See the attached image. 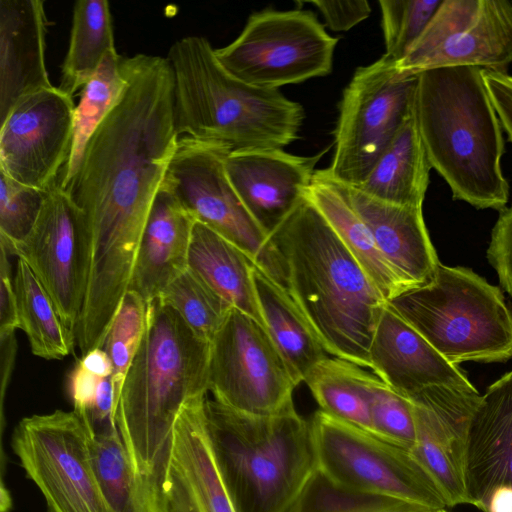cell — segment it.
Returning a JSON list of instances; mask_svg holds the SVG:
<instances>
[{"label": "cell", "instance_id": "cell-16", "mask_svg": "<svg viewBox=\"0 0 512 512\" xmlns=\"http://www.w3.org/2000/svg\"><path fill=\"white\" fill-rule=\"evenodd\" d=\"M481 397L474 386H433L408 398L416 434L411 451L436 481L448 507L466 504L465 452L471 419Z\"/></svg>", "mask_w": 512, "mask_h": 512}, {"label": "cell", "instance_id": "cell-44", "mask_svg": "<svg viewBox=\"0 0 512 512\" xmlns=\"http://www.w3.org/2000/svg\"><path fill=\"white\" fill-rule=\"evenodd\" d=\"M102 379L103 377L88 371L78 361L69 378V392L74 405L73 410L81 414H86L89 411Z\"/></svg>", "mask_w": 512, "mask_h": 512}, {"label": "cell", "instance_id": "cell-37", "mask_svg": "<svg viewBox=\"0 0 512 512\" xmlns=\"http://www.w3.org/2000/svg\"><path fill=\"white\" fill-rule=\"evenodd\" d=\"M366 389L373 435L412 450L416 434L411 401L375 374L368 373Z\"/></svg>", "mask_w": 512, "mask_h": 512}, {"label": "cell", "instance_id": "cell-34", "mask_svg": "<svg viewBox=\"0 0 512 512\" xmlns=\"http://www.w3.org/2000/svg\"><path fill=\"white\" fill-rule=\"evenodd\" d=\"M190 329L211 344L233 308L189 269L172 281L159 296Z\"/></svg>", "mask_w": 512, "mask_h": 512}, {"label": "cell", "instance_id": "cell-17", "mask_svg": "<svg viewBox=\"0 0 512 512\" xmlns=\"http://www.w3.org/2000/svg\"><path fill=\"white\" fill-rule=\"evenodd\" d=\"M463 482L466 504L512 512V371L487 388L472 416Z\"/></svg>", "mask_w": 512, "mask_h": 512}, {"label": "cell", "instance_id": "cell-2", "mask_svg": "<svg viewBox=\"0 0 512 512\" xmlns=\"http://www.w3.org/2000/svg\"><path fill=\"white\" fill-rule=\"evenodd\" d=\"M211 344L159 297L125 378L115 422L138 478L146 512H163V484L175 422L184 405L209 391Z\"/></svg>", "mask_w": 512, "mask_h": 512}, {"label": "cell", "instance_id": "cell-4", "mask_svg": "<svg viewBox=\"0 0 512 512\" xmlns=\"http://www.w3.org/2000/svg\"><path fill=\"white\" fill-rule=\"evenodd\" d=\"M482 70L454 66L417 74L414 117L431 167L453 198L502 211L510 193L501 166L503 128Z\"/></svg>", "mask_w": 512, "mask_h": 512}, {"label": "cell", "instance_id": "cell-13", "mask_svg": "<svg viewBox=\"0 0 512 512\" xmlns=\"http://www.w3.org/2000/svg\"><path fill=\"white\" fill-rule=\"evenodd\" d=\"M292 373L265 327L232 308L211 342L209 391L238 412L269 416L293 407Z\"/></svg>", "mask_w": 512, "mask_h": 512}, {"label": "cell", "instance_id": "cell-30", "mask_svg": "<svg viewBox=\"0 0 512 512\" xmlns=\"http://www.w3.org/2000/svg\"><path fill=\"white\" fill-rule=\"evenodd\" d=\"M13 282L19 329L26 333L32 353L47 360L63 359L69 355L76 338L64 325L52 299L22 259H18Z\"/></svg>", "mask_w": 512, "mask_h": 512}, {"label": "cell", "instance_id": "cell-31", "mask_svg": "<svg viewBox=\"0 0 512 512\" xmlns=\"http://www.w3.org/2000/svg\"><path fill=\"white\" fill-rule=\"evenodd\" d=\"M367 375L368 372L352 362L328 357L311 370L304 383L320 410L373 434L366 389Z\"/></svg>", "mask_w": 512, "mask_h": 512}, {"label": "cell", "instance_id": "cell-1", "mask_svg": "<svg viewBox=\"0 0 512 512\" xmlns=\"http://www.w3.org/2000/svg\"><path fill=\"white\" fill-rule=\"evenodd\" d=\"M126 86L87 142L62 189L80 213L89 244L84 311L109 319L129 289L142 234L179 136L166 57L123 58Z\"/></svg>", "mask_w": 512, "mask_h": 512}, {"label": "cell", "instance_id": "cell-40", "mask_svg": "<svg viewBox=\"0 0 512 512\" xmlns=\"http://www.w3.org/2000/svg\"><path fill=\"white\" fill-rule=\"evenodd\" d=\"M487 258L501 286L512 297V206L500 211L492 229Z\"/></svg>", "mask_w": 512, "mask_h": 512}, {"label": "cell", "instance_id": "cell-39", "mask_svg": "<svg viewBox=\"0 0 512 512\" xmlns=\"http://www.w3.org/2000/svg\"><path fill=\"white\" fill-rule=\"evenodd\" d=\"M48 191L12 179L0 171V242L23 239L33 227Z\"/></svg>", "mask_w": 512, "mask_h": 512}, {"label": "cell", "instance_id": "cell-11", "mask_svg": "<svg viewBox=\"0 0 512 512\" xmlns=\"http://www.w3.org/2000/svg\"><path fill=\"white\" fill-rule=\"evenodd\" d=\"M311 426L318 468L336 484L432 511L448 507L434 478L411 450L342 422L322 410Z\"/></svg>", "mask_w": 512, "mask_h": 512}, {"label": "cell", "instance_id": "cell-48", "mask_svg": "<svg viewBox=\"0 0 512 512\" xmlns=\"http://www.w3.org/2000/svg\"><path fill=\"white\" fill-rule=\"evenodd\" d=\"M433 512H447L445 509H441V510H436V511H433Z\"/></svg>", "mask_w": 512, "mask_h": 512}, {"label": "cell", "instance_id": "cell-38", "mask_svg": "<svg viewBox=\"0 0 512 512\" xmlns=\"http://www.w3.org/2000/svg\"><path fill=\"white\" fill-rule=\"evenodd\" d=\"M442 0H380L384 55L395 63L408 53Z\"/></svg>", "mask_w": 512, "mask_h": 512}, {"label": "cell", "instance_id": "cell-15", "mask_svg": "<svg viewBox=\"0 0 512 512\" xmlns=\"http://www.w3.org/2000/svg\"><path fill=\"white\" fill-rule=\"evenodd\" d=\"M73 97L52 86L19 100L0 122V171L48 191L59 183L74 134Z\"/></svg>", "mask_w": 512, "mask_h": 512}, {"label": "cell", "instance_id": "cell-23", "mask_svg": "<svg viewBox=\"0 0 512 512\" xmlns=\"http://www.w3.org/2000/svg\"><path fill=\"white\" fill-rule=\"evenodd\" d=\"M195 222L162 184L146 221L128 290L138 293L148 304L188 269Z\"/></svg>", "mask_w": 512, "mask_h": 512}, {"label": "cell", "instance_id": "cell-5", "mask_svg": "<svg viewBox=\"0 0 512 512\" xmlns=\"http://www.w3.org/2000/svg\"><path fill=\"white\" fill-rule=\"evenodd\" d=\"M167 60L173 76L174 118L181 137L231 151L283 149L299 137L305 112L279 90L251 86L230 74L203 36L176 40Z\"/></svg>", "mask_w": 512, "mask_h": 512}, {"label": "cell", "instance_id": "cell-29", "mask_svg": "<svg viewBox=\"0 0 512 512\" xmlns=\"http://www.w3.org/2000/svg\"><path fill=\"white\" fill-rule=\"evenodd\" d=\"M113 50L116 49L109 2L76 1L58 87L73 97L95 75L106 54Z\"/></svg>", "mask_w": 512, "mask_h": 512}, {"label": "cell", "instance_id": "cell-8", "mask_svg": "<svg viewBox=\"0 0 512 512\" xmlns=\"http://www.w3.org/2000/svg\"><path fill=\"white\" fill-rule=\"evenodd\" d=\"M384 54L358 67L342 92L328 175L346 186L363 183L414 114L417 75L401 76Z\"/></svg>", "mask_w": 512, "mask_h": 512}, {"label": "cell", "instance_id": "cell-42", "mask_svg": "<svg viewBox=\"0 0 512 512\" xmlns=\"http://www.w3.org/2000/svg\"><path fill=\"white\" fill-rule=\"evenodd\" d=\"M482 73L502 128L512 142V76L491 69H483Z\"/></svg>", "mask_w": 512, "mask_h": 512}, {"label": "cell", "instance_id": "cell-41", "mask_svg": "<svg viewBox=\"0 0 512 512\" xmlns=\"http://www.w3.org/2000/svg\"><path fill=\"white\" fill-rule=\"evenodd\" d=\"M322 13L326 26L334 32H345L368 18L371 7L366 0L309 1Z\"/></svg>", "mask_w": 512, "mask_h": 512}, {"label": "cell", "instance_id": "cell-19", "mask_svg": "<svg viewBox=\"0 0 512 512\" xmlns=\"http://www.w3.org/2000/svg\"><path fill=\"white\" fill-rule=\"evenodd\" d=\"M205 399H190L175 422L163 512H235L207 436Z\"/></svg>", "mask_w": 512, "mask_h": 512}, {"label": "cell", "instance_id": "cell-6", "mask_svg": "<svg viewBox=\"0 0 512 512\" xmlns=\"http://www.w3.org/2000/svg\"><path fill=\"white\" fill-rule=\"evenodd\" d=\"M210 447L235 512H283L318 468L311 421L294 406L257 416L205 399Z\"/></svg>", "mask_w": 512, "mask_h": 512}, {"label": "cell", "instance_id": "cell-45", "mask_svg": "<svg viewBox=\"0 0 512 512\" xmlns=\"http://www.w3.org/2000/svg\"><path fill=\"white\" fill-rule=\"evenodd\" d=\"M16 352L17 342L15 334L0 336V380L2 413L5 392L14 368Z\"/></svg>", "mask_w": 512, "mask_h": 512}, {"label": "cell", "instance_id": "cell-21", "mask_svg": "<svg viewBox=\"0 0 512 512\" xmlns=\"http://www.w3.org/2000/svg\"><path fill=\"white\" fill-rule=\"evenodd\" d=\"M42 0L0 1V122L22 98L52 87Z\"/></svg>", "mask_w": 512, "mask_h": 512}, {"label": "cell", "instance_id": "cell-18", "mask_svg": "<svg viewBox=\"0 0 512 512\" xmlns=\"http://www.w3.org/2000/svg\"><path fill=\"white\" fill-rule=\"evenodd\" d=\"M323 153L307 157L283 149L231 151L225 168L246 209L270 236L306 198Z\"/></svg>", "mask_w": 512, "mask_h": 512}, {"label": "cell", "instance_id": "cell-36", "mask_svg": "<svg viewBox=\"0 0 512 512\" xmlns=\"http://www.w3.org/2000/svg\"><path fill=\"white\" fill-rule=\"evenodd\" d=\"M403 503L346 489L317 468L283 512H376Z\"/></svg>", "mask_w": 512, "mask_h": 512}, {"label": "cell", "instance_id": "cell-35", "mask_svg": "<svg viewBox=\"0 0 512 512\" xmlns=\"http://www.w3.org/2000/svg\"><path fill=\"white\" fill-rule=\"evenodd\" d=\"M147 310L146 301L138 293L128 290L120 303L102 346L112 366L111 379L116 408L128 370L146 330Z\"/></svg>", "mask_w": 512, "mask_h": 512}, {"label": "cell", "instance_id": "cell-46", "mask_svg": "<svg viewBox=\"0 0 512 512\" xmlns=\"http://www.w3.org/2000/svg\"><path fill=\"white\" fill-rule=\"evenodd\" d=\"M79 362L88 371L99 377H109L112 375V366L110 359L102 348H97L85 356L81 357Z\"/></svg>", "mask_w": 512, "mask_h": 512}, {"label": "cell", "instance_id": "cell-7", "mask_svg": "<svg viewBox=\"0 0 512 512\" xmlns=\"http://www.w3.org/2000/svg\"><path fill=\"white\" fill-rule=\"evenodd\" d=\"M387 304L454 365L512 357V312L500 288L470 269L440 263L430 283Z\"/></svg>", "mask_w": 512, "mask_h": 512}, {"label": "cell", "instance_id": "cell-43", "mask_svg": "<svg viewBox=\"0 0 512 512\" xmlns=\"http://www.w3.org/2000/svg\"><path fill=\"white\" fill-rule=\"evenodd\" d=\"M9 254L1 247L0 256V336L15 334L19 329L14 282L11 277Z\"/></svg>", "mask_w": 512, "mask_h": 512}, {"label": "cell", "instance_id": "cell-27", "mask_svg": "<svg viewBox=\"0 0 512 512\" xmlns=\"http://www.w3.org/2000/svg\"><path fill=\"white\" fill-rule=\"evenodd\" d=\"M431 168L413 114L355 188L385 203L422 207Z\"/></svg>", "mask_w": 512, "mask_h": 512}, {"label": "cell", "instance_id": "cell-24", "mask_svg": "<svg viewBox=\"0 0 512 512\" xmlns=\"http://www.w3.org/2000/svg\"><path fill=\"white\" fill-rule=\"evenodd\" d=\"M306 198L332 227L386 301L409 288L385 260L368 226L352 206L345 186L326 169L316 170Z\"/></svg>", "mask_w": 512, "mask_h": 512}, {"label": "cell", "instance_id": "cell-10", "mask_svg": "<svg viewBox=\"0 0 512 512\" xmlns=\"http://www.w3.org/2000/svg\"><path fill=\"white\" fill-rule=\"evenodd\" d=\"M337 43L312 11L265 9L251 14L239 36L215 54L239 80L278 90L328 75Z\"/></svg>", "mask_w": 512, "mask_h": 512}, {"label": "cell", "instance_id": "cell-26", "mask_svg": "<svg viewBox=\"0 0 512 512\" xmlns=\"http://www.w3.org/2000/svg\"><path fill=\"white\" fill-rule=\"evenodd\" d=\"M251 260L235 245L196 221L188 254V269L233 308L263 327Z\"/></svg>", "mask_w": 512, "mask_h": 512}, {"label": "cell", "instance_id": "cell-14", "mask_svg": "<svg viewBox=\"0 0 512 512\" xmlns=\"http://www.w3.org/2000/svg\"><path fill=\"white\" fill-rule=\"evenodd\" d=\"M35 274L76 338L89 275V244L80 213L59 183L51 187L29 233L4 244Z\"/></svg>", "mask_w": 512, "mask_h": 512}, {"label": "cell", "instance_id": "cell-12", "mask_svg": "<svg viewBox=\"0 0 512 512\" xmlns=\"http://www.w3.org/2000/svg\"><path fill=\"white\" fill-rule=\"evenodd\" d=\"M89 430L75 410L32 415L15 427L12 450L48 512H114L91 465Z\"/></svg>", "mask_w": 512, "mask_h": 512}, {"label": "cell", "instance_id": "cell-3", "mask_svg": "<svg viewBox=\"0 0 512 512\" xmlns=\"http://www.w3.org/2000/svg\"><path fill=\"white\" fill-rule=\"evenodd\" d=\"M270 238L286 290L327 353L370 369L369 348L387 301L332 227L305 198Z\"/></svg>", "mask_w": 512, "mask_h": 512}, {"label": "cell", "instance_id": "cell-22", "mask_svg": "<svg viewBox=\"0 0 512 512\" xmlns=\"http://www.w3.org/2000/svg\"><path fill=\"white\" fill-rule=\"evenodd\" d=\"M344 186L383 257L405 285L411 289L430 283L440 261L426 229L422 207L385 203L355 187Z\"/></svg>", "mask_w": 512, "mask_h": 512}, {"label": "cell", "instance_id": "cell-47", "mask_svg": "<svg viewBox=\"0 0 512 512\" xmlns=\"http://www.w3.org/2000/svg\"><path fill=\"white\" fill-rule=\"evenodd\" d=\"M376 512H433L432 510L410 503H403L395 507L387 508Z\"/></svg>", "mask_w": 512, "mask_h": 512}, {"label": "cell", "instance_id": "cell-28", "mask_svg": "<svg viewBox=\"0 0 512 512\" xmlns=\"http://www.w3.org/2000/svg\"><path fill=\"white\" fill-rule=\"evenodd\" d=\"M253 280L265 328L298 385L328 353L287 290L255 265Z\"/></svg>", "mask_w": 512, "mask_h": 512}, {"label": "cell", "instance_id": "cell-25", "mask_svg": "<svg viewBox=\"0 0 512 512\" xmlns=\"http://www.w3.org/2000/svg\"><path fill=\"white\" fill-rule=\"evenodd\" d=\"M512 63V1L481 0L477 15L419 67L474 66L506 72Z\"/></svg>", "mask_w": 512, "mask_h": 512}, {"label": "cell", "instance_id": "cell-9", "mask_svg": "<svg viewBox=\"0 0 512 512\" xmlns=\"http://www.w3.org/2000/svg\"><path fill=\"white\" fill-rule=\"evenodd\" d=\"M231 149L218 143L179 138L163 185L199 221L238 247L286 290L281 254L250 215L230 182L225 160Z\"/></svg>", "mask_w": 512, "mask_h": 512}, {"label": "cell", "instance_id": "cell-33", "mask_svg": "<svg viewBox=\"0 0 512 512\" xmlns=\"http://www.w3.org/2000/svg\"><path fill=\"white\" fill-rule=\"evenodd\" d=\"M88 449L97 482L114 512H146L137 475L117 426L89 430Z\"/></svg>", "mask_w": 512, "mask_h": 512}, {"label": "cell", "instance_id": "cell-20", "mask_svg": "<svg viewBox=\"0 0 512 512\" xmlns=\"http://www.w3.org/2000/svg\"><path fill=\"white\" fill-rule=\"evenodd\" d=\"M370 369L406 398L433 386H473L465 373L447 361L387 303L369 348Z\"/></svg>", "mask_w": 512, "mask_h": 512}, {"label": "cell", "instance_id": "cell-32", "mask_svg": "<svg viewBox=\"0 0 512 512\" xmlns=\"http://www.w3.org/2000/svg\"><path fill=\"white\" fill-rule=\"evenodd\" d=\"M123 58L116 50L108 52L95 75L81 90L80 101L75 107L70 156L59 180L61 188L75 174L87 142L125 89Z\"/></svg>", "mask_w": 512, "mask_h": 512}]
</instances>
